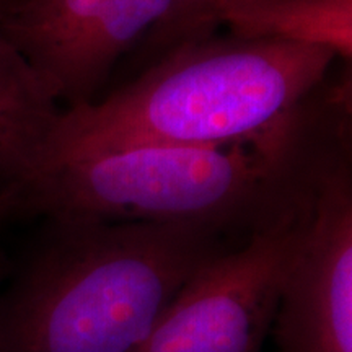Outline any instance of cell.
<instances>
[{
    "mask_svg": "<svg viewBox=\"0 0 352 352\" xmlns=\"http://www.w3.org/2000/svg\"><path fill=\"white\" fill-rule=\"evenodd\" d=\"M310 191L311 183L297 206L202 264L135 352H261Z\"/></svg>",
    "mask_w": 352,
    "mask_h": 352,
    "instance_id": "277c9868",
    "label": "cell"
},
{
    "mask_svg": "<svg viewBox=\"0 0 352 352\" xmlns=\"http://www.w3.org/2000/svg\"><path fill=\"white\" fill-rule=\"evenodd\" d=\"M171 0H19L0 32L69 108L94 101L116 60L165 19Z\"/></svg>",
    "mask_w": 352,
    "mask_h": 352,
    "instance_id": "8992f818",
    "label": "cell"
},
{
    "mask_svg": "<svg viewBox=\"0 0 352 352\" xmlns=\"http://www.w3.org/2000/svg\"><path fill=\"white\" fill-rule=\"evenodd\" d=\"M227 0H171L165 19L147 34V46L158 54L214 34Z\"/></svg>",
    "mask_w": 352,
    "mask_h": 352,
    "instance_id": "9c48e42d",
    "label": "cell"
},
{
    "mask_svg": "<svg viewBox=\"0 0 352 352\" xmlns=\"http://www.w3.org/2000/svg\"><path fill=\"white\" fill-rule=\"evenodd\" d=\"M0 352H3V351H2V347H0Z\"/></svg>",
    "mask_w": 352,
    "mask_h": 352,
    "instance_id": "30bf717a",
    "label": "cell"
},
{
    "mask_svg": "<svg viewBox=\"0 0 352 352\" xmlns=\"http://www.w3.org/2000/svg\"><path fill=\"white\" fill-rule=\"evenodd\" d=\"M60 109L0 32V192L32 170Z\"/></svg>",
    "mask_w": 352,
    "mask_h": 352,
    "instance_id": "52a82bcc",
    "label": "cell"
},
{
    "mask_svg": "<svg viewBox=\"0 0 352 352\" xmlns=\"http://www.w3.org/2000/svg\"><path fill=\"white\" fill-rule=\"evenodd\" d=\"M3 302V352H135L226 233L173 223L47 220Z\"/></svg>",
    "mask_w": 352,
    "mask_h": 352,
    "instance_id": "3957f363",
    "label": "cell"
},
{
    "mask_svg": "<svg viewBox=\"0 0 352 352\" xmlns=\"http://www.w3.org/2000/svg\"><path fill=\"white\" fill-rule=\"evenodd\" d=\"M220 23L232 36L324 47L349 63L352 0H227Z\"/></svg>",
    "mask_w": 352,
    "mask_h": 352,
    "instance_id": "ba28073f",
    "label": "cell"
},
{
    "mask_svg": "<svg viewBox=\"0 0 352 352\" xmlns=\"http://www.w3.org/2000/svg\"><path fill=\"white\" fill-rule=\"evenodd\" d=\"M272 327L277 352H352L351 140L316 165Z\"/></svg>",
    "mask_w": 352,
    "mask_h": 352,
    "instance_id": "5b68a950",
    "label": "cell"
},
{
    "mask_svg": "<svg viewBox=\"0 0 352 352\" xmlns=\"http://www.w3.org/2000/svg\"><path fill=\"white\" fill-rule=\"evenodd\" d=\"M334 59L324 47L274 39L210 36L179 46L101 103L60 111L34 165L140 145L274 138L303 116Z\"/></svg>",
    "mask_w": 352,
    "mask_h": 352,
    "instance_id": "7a4b0ae2",
    "label": "cell"
},
{
    "mask_svg": "<svg viewBox=\"0 0 352 352\" xmlns=\"http://www.w3.org/2000/svg\"><path fill=\"white\" fill-rule=\"evenodd\" d=\"M338 129L336 111L315 101L287 131L253 144L140 145L41 162L0 192V219L30 214L248 235L300 202Z\"/></svg>",
    "mask_w": 352,
    "mask_h": 352,
    "instance_id": "6da1fadb",
    "label": "cell"
},
{
    "mask_svg": "<svg viewBox=\"0 0 352 352\" xmlns=\"http://www.w3.org/2000/svg\"><path fill=\"white\" fill-rule=\"evenodd\" d=\"M0 6H2V0H0Z\"/></svg>",
    "mask_w": 352,
    "mask_h": 352,
    "instance_id": "8fae6325",
    "label": "cell"
}]
</instances>
